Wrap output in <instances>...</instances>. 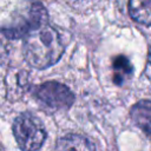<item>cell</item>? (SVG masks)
I'll list each match as a JSON object with an SVG mask.
<instances>
[{"label": "cell", "instance_id": "277c9868", "mask_svg": "<svg viewBox=\"0 0 151 151\" xmlns=\"http://www.w3.org/2000/svg\"><path fill=\"white\" fill-rule=\"evenodd\" d=\"M35 98L47 107L54 110L68 109L74 101L73 92L64 84L47 81L34 88Z\"/></svg>", "mask_w": 151, "mask_h": 151}, {"label": "cell", "instance_id": "3957f363", "mask_svg": "<svg viewBox=\"0 0 151 151\" xmlns=\"http://www.w3.org/2000/svg\"><path fill=\"white\" fill-rule=\"evenodd\" d=\"M48 14L42 4L38 1H32L29 4L27 13L21 17V20L13 22L8 27H2L0 28V31L11 39H18L25 37L27 33H29L38 26L46 24Z\"/></svg>", "mask_w": 151, "mask_h": 151}, {"label": "cell", "instance_id": "52a82bcc", "mask_svg": "<svg viewBox=\"0 0 151 151\" xmlns=\"http://www.w3.org/2000/svg\"><path fill=\"white\" fill-rule=\"evenodd\" d=\"M129 13L134 21L142 25L150 26L151 25V0H130Z\"/></svg>", "mask_w": 151, "mask_h": 151}, {"label": "cell", "instance_id": "6da1fadb", "mask_svg": "<svg viewBox=\"0 0 151 151\" xmlns=\"http://www.w3.org/2000/svg\"><path fill=\"white\" fill-rule=\"evenodd\" d=\"M63 40L48 22L38 26L24 37L22 54L29 66L38 70L54 65L64 53Z\"/></svg>", "mask_w": 151, "mask_h": 151}, {"label": "cell", "instance_id": "ba28073f", "mask_svg": "<svg viewBox=\"0 0 151 151\" xmlns=\"http://www.w3.org/2000/svg\"><path fill=\"white\" fill-rule=\"evenodd\" d=\"M112 68L113 81L117 85H122L132 74V65L125 55H117L112 60Z\"/></svg>", "mask_w": 151, "mask_h": 151}, {"label": "cell", "instance_id": "7a4b0ae2", "mask_svg": "<svg viewBox=\"0 0 151 151\" xmlns=\"http://www.w3.org/2000/svg\"><path fill=\"white\" fill-rule=\"evenodd\" d=\"M13 134L22 151H37L46 139V130L39 118L29 112L19 114L13 123Z\"/></svg>", "mask_w": 151, "mask_h": 151}, {"label": "cell", "instance_id": "5b68a950", "mask_svg": "<svg viewBox=\"0 0 151 151\" xmlns=\"http://www.w3.org/2000/svg\"><path fill=\"white\" fill-rule=\"evenodd\" d=\"M130 116L133 123L146 136L151 137V100L136 103L130 110Z\"/></svg>", "mask_w": 151, "mask_h": 151}, {"label": "cell", "instance_id": "9c48e42d", "mask_svg": "<svg viewBox=\"0 0 151 151\" xmlns=\"http://www.w3.org/2000/svg\"><path fill=\"white\" fill-rule=\"evenodd\" d=\"M147 61H149V64L151 65V47H150V51H149V57H147Z\"/></svg>", "mask_w": 151, "mask_h": 151}, {"label": "cell", "instance_id": "8992f818", "mask_svg": "<svg viewBox=\"0 0 151 151\" xmlns=\"http://www.w3.org/2000/svg\"><path fill=\"white\" fill-rule=\"evenodd\" d=\"M54 151H96L93 144L80 134L70 133L61 137L55 145Z\"/></svg>", "mask_w": 151, "mask_h": 151}]
</instances>
